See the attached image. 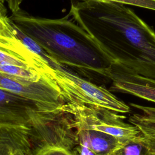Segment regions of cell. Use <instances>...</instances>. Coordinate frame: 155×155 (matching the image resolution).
Returning <instances> with one entry per match:
<instances>
[{"mask_svg": "<svg viewBox=\"0 0 155 155\" xmlns=\"http://www.w3.org/2000/svg\"><path fill=\"white\" fill-rule=\"evenodd\" d=\"M110 91L135 96L155 102V79L141 76L114 63L110 74Z\"/></svg>", "mask_w": 155, "mask_h": 155, "instance_id": "cell-8", "label": "cell"}, {"mask_svg": "<svg viewBox=\"0 0 155 155\" xmlns=\"http://www.w3.org/2000/svg\"><path fill=\"white\" fill-rule=\"evenodd\" d=\"M81 0H71V2ZM155 11V0H106Z\"/></svg>", "mask_w": 155, "mask_h": 155, "instance_id": "cell-13", "label": "cell"}, {"mask_svg": "<svg viewBox=\"0 0 155 155\" xmlns=\"http://www.w3.org/2000/svg\"><path fill=\"white\" fill-rule=\"evenodd\" d=\"M50 64L54 72L53 80L65 102L106 109L118 113L130 111L128 105L104 87L76 74L54 62L51 61Z\"/></svg>", "mask_w": 155, "mask_h": 155, "instance_id": "cell-4", "label": "cell"}, {"mask_svg": "<svg viewBox=\"0 0 155 155\" xmlns=\"http://www.w3.org/2000/svg\"><path fill=\"white\" fill-rule=\"evenodd\" d=\"M110 155H150L141 134L131 138Z\"/></svg>", "mask_w": 155, "mask_h": 155, "instance_id": "cell-11", "label": "cell"}, {"mask_svg": "<svg viewBox=\"0 0 155 155\" xmlns=\"http://www.w3.org/2000/svg\"><path fill=\"white\" fill-rule=\"evenodd\" d=\"M73 151L76 155H98L90 148L78 143L74 147Z\"/></svg>", "mask_w": 155, "mask_h": 155, "instance_id": "cell-14", "label": "cell"}, {"mask_svg": "<svg viewBox=\"0 0 155 155\" xmlns=\"http://www.w3.org/2000/svg\"><path fill=\"white\" fill-rule=\"evenodd\" d=\"M62 110L50 108L36 101L0 88V123L28 125L39 130L67 133L71 117Z\"/></svg>", "mask_w": 155, "mask_h": 155, "instance_id": "cell-3", "label": "cell"}, {"mask_svg": "<svg viewBox=\"0 0 155 155\" xmlns=\"http://www.w3.org/2000/svg\"><path fill=\"white\" fill-rule=\"evenodd\" d=\"M13 64L36 71L53 80L50 62L30 49L7 16L0 18V64Z\"/></svg>", "mask_w": 155, "mask_h": 155, "instance_id": "cell-7", "label": "cell"}, {"mask_svg": "<svg viewBox=\"0 0 155 155\" xmlns=\"http://www.w3.org/2000/svg\"><path fill=\"white\" fill-rule=\"evenodd\" d=\"M76 136L78 143L90 148L98 155H110L127 140L92 130H76Z\"/></svg>", "mask_w": 155, "mask_h": 155, "instance_id": "cell-9", "label": "cell"}, {"mask_svg": "<svg viewBox=\"0 0 155 155\" xmlns=\"http://www.w3.org/2000/svg\"><path fill=\"white\" fill-rule=\"evenodd\" d=\"M130 105L139 110V112L131 114L129 122L140 131L150 155H155V107L133 103Z\"/></svg>", "mask_w": 155, "mask_h": 155, "instance_id": "cell-10", "label": "cell"}, {"mask_svg": "<svg viewBox=\"0 0 155 155\" xmlns=\"http://www.w3.org/2000/svg\"><path fill=\"white\" fill-rule=\"evenodd\" d=\"M68 16L115 64L155 79V31L125 4L106 0L71 2Z\"/></svg>", "mask_w": 155, "mask_h": 155, "instance_id": "cell-1", "label": "cell"}, {"mask_svg": "<svg viewBox=\"0 0 155 155\" xmlns=\"http://www.w3.org/2000/svg\"><path fill=\"white\" fill-rule=\"evenodd\" d=\"M13 24L62 67L97 84L111 81L114 62L93 38L67 15L59 19L31 16L19 11L9 17Z\"/></svg>", "mask_w": 155, "mask_h": 155, "instance_id": "cell-2", "label": "cell"}, {"mask_svg": "<svg viewBox=\"0 0 155 155\" xmlns=\"http://www.w3.org/2000/svg\"><path fill=\"white\" fill-rule=\"evenodd\" d=\"M35 155H76L70 148L59 144H50L40 148Z\"/></svg>", "mask_w": 155, "mask_h": 155, "instance_id": "cell-12", "label": "cell"}, {"mask_svg": "<svg viewBox=\"0 0 155 155\" xmlns=\"http://www.w3.org/2000/svg\"><path fill=\"white\" fill-rule=\"evenodd\" d=\"M72 137L28 125L0 123V155H35L50 144L70 147Z\"/></svg>", "mask_w": 155, "mask_h": 155, "instance_id": "cell-5", "label": "cell"}, {"mask_svg": "<svg viewBox=\"0 0 155 155\" xmlns=\"http://www.w3.org/2000/svg\"><path fill=\"white\" fill-rule=\"evenodd\" d=\"M23 0H0L2 3H7L8 7L12 12V14L18 12L21 10L20 5Z\"/></svg>", "mask_w": 155, "mask_h": 155, "instance_id": "cell-15", "label": "cell"}, {"mask_svg": "<svg viewBox=\"0 0 155 155\" xmlns=\"http://www.w3.org/2000/svg\"><path fill=\"white\" fill-rule=\"evenodd\" d=\"M62 110L71 117L76 130H96L124 140L140 134L135 126L125 122L118 113L69 102H65Z\"/></svg>", "mask_w": 155, "mask_h": 155, "instance_id": "cell-6", "label": "cell"}]
</instances>
